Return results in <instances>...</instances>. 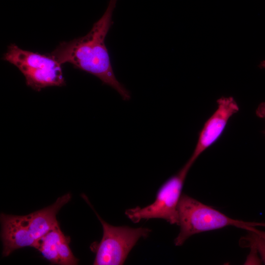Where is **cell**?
Returning <instances> with one entry per match:
<instances>
[{
  "mask_svg": "<svg viewBox=\"0 0 265 265\" xmlns=\"http://www.w3.org/2000/svg\"><path fill=\"white\" fill-rule=\"evenodd\" d=\"M118 0H109L103 16L84 36L61 42L51 53L62 64L70 63L76 68L98 78L103 84L114 89L125 101L131 94L116 79L105 44L106 36L113 24L112 15Z\"/></svg>",
  "mask_w": 265,
  "mask_h": 265,
  "instance_id": "obj_1",
  "label": "cell"
},
{
  "mask_svg": "<svg viewBox=\"0 0 265 265\" xmlns=\"http://www.w3.org/2000/svg\"><path fill=\"white\" fill-rule=\"evenodd\" d=\"M180 231L174 239L181 246L194 235L233 226L247 230L256 226V222L235 219L213 208L186 194H182L178 206Z\"/></svg>",
  "mask_w": 265,
  "mask_h": 265,
  "instance_id": "obj_2",
  "label": "cell"
},
{
  "mask_svg": "<svg viewBox=\"0 0 265 265\" xmlns=\"http://www.w3.org/2000/svg\"><path fill=\"white\" fill-rule=\"evenodd\" d=\"M2 59L16 66L25 76L27 85L34 90L65 85L62 64L49 53L42 54L11 44Z\"/></svg>",
  "mask_w": 265,
  "mask_h": 265,
  "instance_id": "obj_3",
  "label": "cell"
},
{
  "mask_svg": "<svg viewBox=\"0 0 265 265\" xmlns=\"http://www.w3.org/2000/svg\"><path fill=\"white\" fill-rule=\"evenodd\" d=\"M81 196L93 210L103 227V235L101 241L92 244L90 247L96 253L93 265H123L138 240L147 238L151 230L143 227L111 225L97 213L85 194H82Z\"/></svg>",
  "mask_w": 265,
  "mask_h": 265,
  "instance_id": "obj_4",
  "label": "cell"
},
{
  "mask_svg": "<svg viewBox=\"0 0 265 265\" xmlns=\"http://www.w3.org/2000/svg\"><path fill=\"white\" fill-rule=\"evenodd\" d=\"M193 164L188 161L176 174L167 180L157 192L154 201L141 208L128 209L126 215L133 222L142 219L160 218L171 224H178V206L187 173Z\"/></svg>",
  "mask_w": 265,
  "mask_h": 265,
  "instance_id": "obj_5",
  "label": "cell"
},
{
  "mask_svg": "<svg viewBox=\"0 0 265 265\" xmlns=\"http://www.w3.org/2000/svg\"><path fill=\"white\" fill-rule=\"evenodd\" d=\"M216 103L217 108L200 131L195 149L188 160L192 164L206 149L218 140L230 118L239 111L238 105L232 97H222Z\"/></svg>",
  "mask_w": 265,
  "mask_h": 265,
  "instance_id": "obj_6",
  "label": "cell"
},
{
  "mask_svg": "<svg viewBox=\"0 0 265 265\" xmlns=\"http://www.w3.org/2000/svg\"><path fill=\"white\" fill-rule=\"evenodd\" d=\"M0 223L3 257H7L20 248H34L36 241L29 231L25 215L1 213Z\"/></svg>",
  "mask_w": 265,
  "mask_h": 265,
  "instance_id": "obj_7",
  "label": "cell"
},
{
  "mask_svg": "<svg viewBox=\"0 0 265 265\" xmlns=\"http://www.w3.org/2000/svg\"><path fill=\"white\" fill-rule=\"evenodd\" d=\"M71 196L70 193H67L58 197L53 204L26 215L29 231L36 244L42 237L59 225L57 213L71 200Z\"/></svg>",
  "mask_w": 265,
  "mask_h": 265,
  "instance_id": "obj_8",
  "label": "cell"
},
{
  "mask_svg": "<svg viewBox=\"0 0 265 265\" xmlns=\"http://www.w3.org/2000/svg\"><path fill=\"white\" fill-rule=\"evenodd\" d=\"M65 237L58 225L42 237L34 248L43 257L53 264H59V245Z\"/></svg>",
  "mask_w": 265,
  "mask_h": 265,
  "instance_id": "obj_9",
  "label": "cell"
},
{
  "mask_svg": "<svg viewBox=\"0 0 265 265\" xmlns=\"http://www.w3.org/2000/svg\"><path fill=\"white\" fill-rule=\"evenodd\" d=\"M70 238L65 236L59 245L58 253L59 256V265H77L79 259L73 254L70 246Z\"/></svg>",
  "mask_w": 265,
  "mask_h": 265,
  "instance_id": "obj_10",
  "label": "cell"
},
{
  "mask_svg": "<svg viewBox=\"0 0 265 265\" xmlns=\"http://www.w3.org/2000/svg\"><path fill=\"white\" fill-rule=\"evenodd\" d=\"M252 236L249 238L251 245L253 246L260 254L263 261L265 264V240L257 235L256 234L251 232Z\"/></svg>",
  "mask_w": 265,
  "mask_h": 265,
  "instance_id": "obj_11",
  "label": "cell"
},
{
  "mask_svg": "<svg viewBox=\"0 0 265 265\" xmlns=\"http://www.w3.org/2000/svg\"><path fill=\"white\" fill-rule=\"evenodd\" d=\"M256 115L261 118H264L265 120V102L261 103L256 110ZM265 134V130L264 131Z\"/></svg>",
  "mask_w": 265,
  "mask_h": 265,
  "instance_id": "obj_12",
  "label": "cell"
},
{
  "mask_svg": "<svg viewBox=\"0 0 265 265\" xmlns=\"http://www.w3.org/2000/svg\"><path fill=\"white\" fill-rule=\"evenodd\" d=\"M255 227H250L247 229V231L252 232L256 234L257 235L265 240V231L258 230Z\"/></svg>",
  "mask_w": 265,
  "mask_h": 265,
  "instance_id": "obj_13",
  "label": "cell"
},
{
  "mask_svg": "<svg viewBox=\"0 0 265 265\" xmlns=\"http://www.w3.org/2000/svg\"><path fill=\"white\" fill-rule=\"evenodd\" d=\"M259 67L262 69H265V60H263L259 64Z\"/></svg>",
  "mask_w": 265,
  "mask_h": 265,
  "instance_id": "obj_14",
  "label": "cell"
},
{
  "mask_svg": "<svg viewBox=\"0 0 265 265\" xmlns=\"http://www.w3.org/2000/svg\"><path fill=\"white\" fill-rule=\"evenodd\" d=\"M263 226H265V223H263Z\"/></svg>",
  "mask_w": 265,
  "mask_h": 265,
  "instance_id": "obj_15",
  "label": "cell"
}]
</instances>
